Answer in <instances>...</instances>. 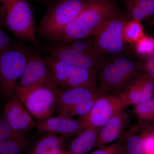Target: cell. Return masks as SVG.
Listing matches in <instances>:
<instances>
[{
  "instance_id": "1",
  "label": "cell",
  "mask_w": 154,
  "mask_h": 154,
  "mask_svg": "<svg viewBox=\"0 0 154 154\" xmlns=\"http://www.w3.org/2000/svg\"><path fill=\"white\" fill-rule=\"evenodd\" d=\"M119 13L113 0H91L74 20L47 40L63 41L93 37L109 19Z\"/></svg>"
},
{
  "instance_id": "2",
  "label": "cell",
  "mask_w": 154,
  "mask_h": 154,
  "mask_svg": "<svg viewBox=\"0 0 154 154\" xmlns=\"http://www.w3.org/2000/svg\"><path fill=\"white\" fill-rule=\"evenodd\" d=\"M2 4L0 17L17 38L39 46L35 19L27 0H0Z\"/></svg>"
},
{
  "instance_id": "3",
  "label": "cell",
  "mask_w": 154,
  "mask_h": 154,
  "mask_svg": "<svg viewBox=\"0 0 154 154\" xmlns=\"http://www.w3.org/2000/svg\"><path fill=\"white\" fill-rule=\"evenodd\" d=\"M34 52L19 43L0 53V93L7 100L15 94L18 82Z\"/></svg>"
},
{
  "instance_id": "4",
  "label": "cell",
  "mask_w": 154,
  "mask_h": 154,
  "mask_svg": "<svg viewBox=\"0 0 154 154\" xmlns=\"http://www.w3.org/2000/svg\"><path fill=\"white\" fill-rule=\"evenodd\" d=\"M91 0H57L46 11L37 29L42 38L47 40L69 25L84 10Z\"/></svg>"
},
{
  "instance_id": "5",
  "label": "cell",
  "mask_w": 154,
  "mask_h": 154,
  "mask_svg": "<svg viewBox=\"0 0 154 154\" xmlns=\"http://www.w3.org/2000/svg\"><path fill=\"white\" fill-rule=\"evenodd\" d=\"M59 89L57 86L40 85L22 89L16 88L15 95L33 118L43 120L57 109Z\"/></svg>"
},
{
  "instance_id": "6",
  "label": "cell",
  "mask_w": 154,
  "mask_h": 154,
  "mask_svg": "<svg viewBox=\"0 0 154 154\" xmlns=\"http://www.w3.org/2000/svg\"><path fill=\"white\" fill-rule=\"evenodd\" d=\"M120 54L105 61L99 72L100 85L115 94L140 74L139 66L132 58Z\"/></svg>"
},
{
  "instance_id": "7",
  "label": "cell",
  "mask_w": 154,
  "mask_h": 154,
  "mask_svg": "<svg viewBox=\"0 0 154 154\" xmlns=\"http://www.w3.org/2000/svg\"><path fill=\"white\" fill-rule=\"evenodd\" d=\"M43 58L57 85L61 89L97 86V73L94 71L56 60L47 55Z\"/></svg>"
},
{
  "instance_id": "8",
  "label": "cell",
  "mask_w": 154,
  "mask_h": 154,
  "mask_svg": "<svg viewBox=\"0 0 154 154\" xmlns=\"http://www.w3.org/2000/svg\"><path fill=\"white\" fill-rule=\"evenodd\" d=\"M126 19L120 13L109 19L99 33L94 36L93 42L99 55L120 54L124 49L123 33Z\"/></svg>"
},
{
  "instance_id": "9",
  "label": "cell",
  "mask_w": 154,
  "mask_h": 154,
  "mask_svg": "<svg viewBox=\"0 0 154 154\" xmlns=\"http://www.w3.org/2000/svg\"><path fill=\"white\" fill-rule=\"evenodd\" d=\"M125 107L116 94H104L98 97L88 114L79 119L85 128L100 130L115 113Z\"/></svg>"
},
{
  "instance_id": "10",
  "label": "cell",
  "mask_w": 154,
  "mask_h": 154,
  "mask_svg": "<svg viewBox=\"0 0 154 154\" xmlns=\"http://www.w3.org/2000/svg\"><path fill=\"white\" fill-rule=\"evenodd\" d=\"M44 45L42 50L53 59L68 63L77 66L99 72L105 60L99 58L82 53L58 44L56 42Z\"/></svg>"
},
{
  "instance_id": "11",
  "label": "cell",
  "mask_w": 154,
  "mask_h": 154,
  "mask_svg": "<svg viewBox=\"0 0 154 154\" xmlns=\"http://www.w3.org/2000/svg\"><path fill=\"white\" fill-rule=\"evenodd\" d=\"M114 94L125 107L135 106L154 98V80L147 73L140 74Z\"/></svg>"
},
{
  "instance_id": "12",
  "label": "cell",
  "mask_w": 154,
  "mask_h": 154,
  "mask_svg": "<svg viewBox=\"0 0 154 154\" xmlns=\"http://www.w3.org/2000/svg\"><path fill=\"white\" fill-rule=\"evenodd\" d=\"M40 85L57 86L44 58L34 52L29 58L17 88L27 89Z\"/></svg>"
},
{
  "instance_id": "13",
  "label": "cell",
  "mask_w": 154,
  "mask_h": 154,
  "mask_svg": "<svg viewBox=\"0 0 154 154\" xmlns=\"http://www.w3.org/2000/svg\"><path fill=\"white\" fill-rule=\"evenodd\" d=\"M131 119L125 108L117 111L99 130L94 149H100L124 137L129 129Z\"/></svg>"
},
{
  "instance_id": "14",
  "label": "cell",
  "mask_w": 154,
  "mask_h": 154,
  "mask_svg": "<svg viewBox=\"0 0 154 154\" xmlns=\"http://www.w3.org/2000/svg\"><path fill=\"white\" fill-rule=\"evenodd\" d=\"M4 115L16 132L26 134L36 126L33 117L14 94L4 106Z\"/></svg>"
},
{
  "instance_id": "15",
  "label": "cell",
  "mask_w": 154,
  "mask_h": 154,
  "mask_svg": "<svg viewBox=\"0 0 154 154\" xmlns=\"http://www.w3.org/2000/svg\"><path fill=\"white\" fill-rule=\"evenodd\" d=\"M36 130L40 133L60 136L64 138L77 136L85 128L79 119L62 116H50L36 123Z\"/></svg>"
},
{
  "instance_id": "16",
  "label": "cell",
  "mask_w": 154,
  "mask_h": 154,
  "mask_svg": "<svg viewBox=\"0 0 154 154\" xmlns=\"http://www.w3.org/2000/svg\"><path fill=\"white\" fill-rule=\"evenodd\" d=\"M104 86L79 87L69 89H59L57 111L86 102L96 96L110 94Z\"/></svg>"
},
{
  "instance_id": "17",
  "label": "cell",
  "mask_w": 154,
  "mask_h": 154,
  "mask_svg": "<svg viewBox=\"0 0 154 154\" xmlns=\"http://www.w3.org/2000/svg\"><path fill=\"white\" fill-rule=\"evenodd\" d=\"M154 136V130L142 129L135 124L129 128L124 137L125 154H146Z\"/></svg>"
},
{
  "instance_id": "18",
  "label": "cell",
  "mask_w": 154,
  "mask_h": 154,
  "mask_svg": "<svg viewBox=\"0 0 154 154\" xmlns=\"http://www.w3.org/2000/svg\"><path fill=\"white\" fill-rule=\"evenodd\" d=\"M99 129L87 128L69 143L67 154H87L95 148Z\"/></svg>"
},
{
  "instance_id": "19",
  "label": "cell",
  "mask_w": 154,
  "mask_h": 154,
  "mask_svg": "<svg viewBox=\"0 0 154 154\" xmlns=\"http://www.w3.org/2000/svg\"><path fill=\"white\" fill-rule=\"evenodd\" d=\"M64 138L52 134H45L36 141L28 154H58L65 151Z\"/></svg>"
},
{
  "instance_id": "20",
  "label": "cell",
  "mask_w": 154,
  "mask_h": 154,
  "mask_svg": "<svg viewBox=\"0 0 154 154\" xmlns=\"http://www.w3.org/2000/svg\"><path fill=\"white\" fill-rule=\"evenodd\" d=\"M135 125L142 129L154 130V98L134 106Z\"/></svg>"
},
{
  "instance_id": "21",
  "label": "cell",
  "mask_w": 154,
  "mask_h": 154,
  "mask_svg": "<svg viewBox=\"0 0 154 154\" xmlns=\"http://www.w3.org/2000/svg\"><path fill=\"white\" fill-rule=\"evenodd\" d=\"M29 142L26 134H17L8 139L0 142V154H22Z\"/></svg>"
},
{
  "instance_id": "22",
  "label": "cell",
  "mask_w": 154,
  "mask_h": 154,
  "mask_svg": "<svg viewBox=\"0 0 154 154\" xmlns=\"http://www.w3.org/2000/svg\"><path fill=\"white\" fill-rule=\"evenodd\" d=\"M54 42L61 45L82 53L96 57L104 58L99 55L96 50L93 40L90 38Z\"/></svg>"
},
{
  "instance_id": "23",
  "label": "cell",
  "mask_w": 154,
  "mask_h": 154,
  "mask_svg": "<svg viewBox=\"0 0 154 154\" xmlns=\"http://www.w3.org/2000/svg\"><path fill=\"white\" fill-rule=\"evenodd\" d=\"M101 96H96L86 102L59 110L57 111L58 116L62 117L71 119L75 116H79L80 117L84 116L90 112L98 97Z\"/></svg>"
},
{
  "instance_id": "24",
  "label": "cell",
  "mask_w": 154,
  "mask_h": 154,
  "mask_svg": "<svg viewBox=\"0 0 154 154\" xmlns=\"http://www.w3.org/2000/svg\"><path fill=\"white\" fill-rule=\"evenodd\" d=\"M144 35L143 28L140 22L134 19L127 22L123 33L125 42L134 44Z\"/></svg>"
},
{
  "instance_id": "25",
  "label": "cell",
  "mask_w": 154,
  "mask_h": 154,
  "mask_svg": "<svg viewBox=\"0 0 154 154\" xmlns=\"http://www.w3.org/2000/svg\"><path fill=\"white\" fill-rule=\"evenodd\" d=\"M134 45L137 54L147 57L154 49V38L144 35Z\"/></svg>"
},
{
  "instance_id": "26",
  "label": "cell",
  "mask_w": 154,
  "mask_h": 154,
  "mask_svg": "<svg viewBox=\"0 0 154 154\" xmlns=\"http://www.w3.org/2000/svg\"><path fill=\"white\" fill-rule=\"evenodd\" d=\"M89 154H125L123 139H121L104 147L97 149Z\"/></svg>"
},
{
  "instance_id": "27",
  "label": "cell",
  "mask_w": 154,
  "mask_h": 154,
  "mask_svg": "<svg viewBox=\"0 0 154 154\" xmlns=\"http://www.w3.org/2000/svg\"><path fill=\"white\" fill-rule=\"evenodd\" d=\"M17 134L19 133L12 128L4 115L0 116V142L8 139Z\"/></svg>"
},
{
  "instance_id": "28",
  "label": "cell",
  "mask_w": 154,
  "mask_h": 154,
  "mask_svg": "<svg viewBox=\"0 0 154 154\" xmlns=\"http://www.w3.org/2000/svg\"><path fill=\"white\" fill-rule=\"evenodd\" d=\"M18 44L19 43L14 41L8 33L0 28V53Z\"/></svg>"
},
{
  "instance_id": "29",
  "label": "cell",
  "mask_w": 154,
  "mask_h": 154,
  "mask_svg": "<svg viewBox=\"0 0 154 154\" xmlns=\"http://www.w3.org/2000/svg\"><path fill=\"white\" fill-rule=\"evenodd\" d=\"M131 2L143 11L148 17L154 14V0H132Z\"/></svg>"
},
{
  "instance_id": "30",
  "label": "cell",
  "mask_w": 154,
  "mask_h": 154,
  "mask_svg": "<svg viewBox=\"0 0 154 154\" xmlns=\"http://www.w3.org/2000/svg\"><path fill=\"white\" fill-rule=\"evenodd\" d=\"M143 68L146 72L154 80V49L146 59Z\"/></svg>"
},
{
  "instance_id": "31",
  "label": "cell",
  "mask_w": 154,
  "mask_h": 154,
  "mask_svg": "<svg viewBox=\"0 0 154 154\" xmlns=\"http://www.w3.org/2000/svg\"><path fill=\"white\" fill-rule=\"evenodd\" d=\"M146 154H154V136L150 148Z\"/></svg>"
},
{
  "instance_id": "32",
  "label": "cell",
  "mask_w": 154,
  "mask_h": 154,
  "mask_svg": "<svg viewBox=\"0 0 154 154\" xmlns=\"http://www.w3.org/2000/svg\"><path fill=\"white\" fill-rule=\"evenodd\" d=\"M58 154H67V153L65 151H64L63 152H62Z\"/></svg>"
},
{
  "instance_id": "33",
  "label": "cell",
  "mask_w": 154,
  "mask_h": 154,
  "mask_svg": "<svg viewBox=\"0 0 154 154\" xmlns=\"http://www.w3.org/2000/svg\"><path fill=\"white\" fill-rule=\"evenodd\" d=\"M2 7L0 6V15H1V14H2Z\"/></svg>"
},
{
  "instance_id": "34",
  "label": "cell",
  "mask_w": 154,
  "mask_h": 154,
  "mask_svg": "<svg viewBox=\"0 0 154 154\" xmlns=\"http://www.w3.org/2000/svg\"><path fill=\"white\" fill-rule=\"evenodd\" d=\"M37 1H54V0H37Z\"/></svg>"
}]
</instances>
